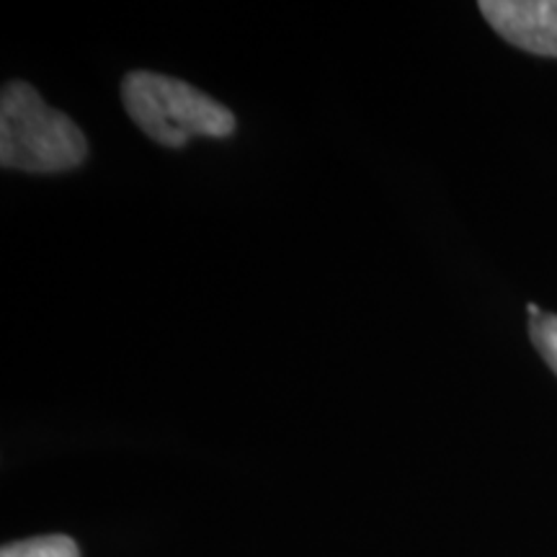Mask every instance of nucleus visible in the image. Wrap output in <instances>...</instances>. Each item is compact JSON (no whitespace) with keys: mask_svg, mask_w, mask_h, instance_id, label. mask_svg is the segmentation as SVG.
I'll return each mask as SVG.
<instances>
[{"mask_svg":"<svg viewBox=\"0 0 557 557\" xmlns=\"http://www.w3.org/2000/svg\"><path fill=\"white\" fill-rule=\"evenodd\" d=\"M529 333H532L534 346L545 357L549 369L557 374V315H540L532 318L529 323Z\"/></svg>","mask_w":557,"mask_h":557,"instance_id":"39448f33","label":"nucleus"},{"mask_svg":"<svg viewBox=\"0 0 557 557\" xmlns=\"http://www.w3.org/2000/svg\"><path fill=\"white\" fill-rule=\"evenodd\" d=\"M122 101L129 120L163 148H184L191 137H230L235 114L189 83L132 70L122 81Z\"/></svg>","mask_w":557,"mask_h":557,"instance_id":"f03ea898","label":"nucleus"},{"mask_svg":"<svg viewBox=\"0 0 557 557\" xmlns=\"http://www.w3.org/2000/svg\"><path fill=\"white\" fill-rule=\"evenodd\" d=\"M478 9L508 45L557 58V0H483Z\"/></svg>","mask_w":557,"mask_h":557,"instance_id":"7ed1b4c3","label":"nucleus"},{"mask_svg":"<svg viewBox=\"0 0 557 557\" xmlns=\"http://www.w3.org/2000/svg\"><path fill=\"white\" fill-rule=\"evenodd\" d=\"M88 158L83 129L50 109L29 83L11 81L0 94V163L26 173H62Z\"/></svg>","mask_w":557,"mask_h":557,"instance_id":"f257e3e1","label":"nucleus"},{"mask_svg":"<svg viewBox=\"0 0 557 557\" xmlns=\"http://www.w3.org/2000/svg\"><path fill=\"white\" fill-rule=\"evenodd\" d=\"M0 557H81V553L78 545L65 534H50V537H34L5 545Z\"/></svg>","mask_w":557,"mask_h":557,"instance_id":"20e7f679","label":"nucleus"}]
</instances>
